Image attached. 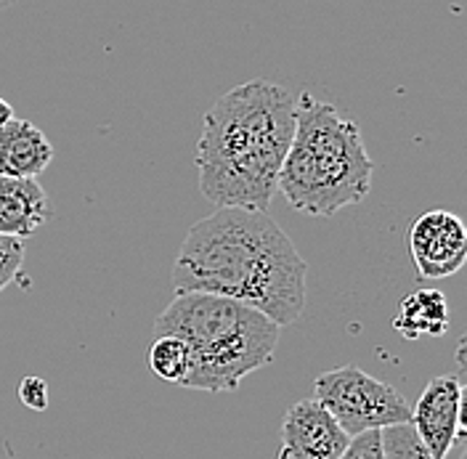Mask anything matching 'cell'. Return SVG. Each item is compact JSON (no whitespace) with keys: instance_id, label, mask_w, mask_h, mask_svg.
<instances>
[{"instance_id":"cell-11","label":"cell","mask_w":467,"mask_h":459,"mask_svg":"<svg viewBox=\"0 0 467 459\" xmlns=\"http://www.w3.org/2000/svg\"><path fill=\"white\" fill-rule=\"evenodd\" d=\"M393 329L407 338H441L449 329V303L438 289H417L399 303L393 316Z\"/></svg>"},{"instance_id":"cell-4","label":"cell","mask_w":467,"mask_h":459,"mask_svg":"<svg viewBox=\"0 0 467 459\" xmlns=\"http://www.w3.org/2000/svg\"><path fill=\"white\" fill-rule=\"evenodd\" d=\"M372 172L375 165L358 128L332 104L300 93L295 136L276 181V192L290 207L332 218L369 194Z\"/></svg>"},{"instance_id":"cell-12","label":"cell","mask_w":467,"mask_h":459,"mask_svg":"<svg viewBox=\"0 0 467 459\" xmlns=\"http://www.w3.org/2000/svg\"><path fill=\"white\" fill-rule=\"evenodd\" d=\"M146 364L154 377L181 385L189 372V350L173 335H157V340L146 348Z\"/></svg>"},{"instance_id":"cell-16","label":"cell","mask_w":467,"mask_h":459,"mask_svg":"<svg viewBox=\"0 0 467 459\" xmlns=\"http://www.w3.org/2000/svg\"><path fill=\"white\" fill-rule=\"evenodd\" d=\"M19 399L35 412H46L48 409V382L37 374H27L19 382Z\"/></svg>"},{"instance_id":"cell-8","label":"cell","mask_w":467,"mask_h":459,"mask_svg":"<svg viewBox=\"0 0 467 459\" xmlns=\"http://www.w3.org/2000/svg\"><path fill=\"white\" fill-rule=\"evenodd\" d=\"M350 435L317 399L292 403L282 422V449L276 459H340Z\"/></svg>"},{"instance_id":"cell-15","label":"cell","mask_w":467,"mask_h":459,"mask_svg":"<svg viewBox=\"0 0 467 459\" xmlns=\"http://www.w3.org/2000/svg\"><path fill=\"white\" fill-rule=\"evenodd\" d=\"M340 459H385L379 431H367L361 433V435H353L348 449H346V454Z\"/></svg>"},{"instance_id":"cell-6","label":"cell","mask_w":467,"mask_h":459,"mask_svg":"<svg viewBox=\"0 0 467 459\" xmlns=\"http://www.w3.org/2000/svg\"><path fill=\"white\" fill-rule=\"evenodd\" d=\"M462 399L465 388L460 374H438L425 385L420 402L411 409L409 425L433 459L449 457L454 443H460L465 435Z\"/></svg>"},{"instance_id":"cell-2","label":"cell","mask_w":467,"mask_h":459,"mask_svg":"<svg viewBox=\"0 0 467 459\" xmlns=\"http://www.w3.org/2000/svg\"><path fill=\"white\" fill-rule=\"evenodd\" d=\"M297 96L271 80L223 93L204 115L197 171L204 200L218 207L268 210L295 136Z\"/></svg>"},{"instance_id":"cell-5","label":"cell","mask_w":467,"mask_h":459,"mask_svg":"<svg viewBox=\"0 0 467 459\" xmlns=\"http://www.w3.org/2000/svg\"><path fill=\"white\" fill-rule=\"evenodd\" d=\"M314 399L350 438L367 431L407 425L411 420V406L396 388L353 364L319 374L314 380Z\"/></svg>"},{"instance_id":"cell-18","label":"cell","mask_w":467,"mask_h":459,"mask_svg":"<svg viewBox=\"0 0 467 459\" xmlns=\"http://www.w3.org/2000/svg\"><path fill=\"white\" fill-rule=\"evenodd\" d=\"M14 3H16V0H0V11H5V8H11Z\"/></svg>"},{"instance_id":"cell-1","label":"cell","mask_w":467,"mask_h":459,"mask_svg":"<svg viewBox=\"0 0 467 459\" xmlns=\"http://www.w3.org/2000/svg\"><path fill=\"white\" fill-rule=\"evenodd\" d=\"M308 266L265 210L218 207L186 234L173 266L175 292L244 303L274 324H295L306 308Z\"/></svg>"},{"instance_id":"cell-7","label":"cell","mask_w":467,"mask_h":459,"mask_svg":"<svg viewBox=\"0 0 467 459\" xmlns=\"http://www.w3.org/2000/svg\"><path fill=\"white\" fill-rule=\"evenodd\" d=\"M411 258L422 279H443L457 274L467 260V229L460 215L431 210L420 215L409 234Z\"/></svg>"},{"instance_id":"cell-17","label":"cell","mask_w":467,"mask_h":459,"mask_svg":"<svg viewBox=\"0 0 467 459\" xmlns=\"http://www.w3.org/2000/svg\"><path fill=\"white\" fill-rule=\"evenodd\" d=\"M14 107H11V104H8V101H5V99H0V125H5V122H8V120H14Z\"/></svg>"},{"instance_id":"cell-14","label":"cell","mask_w":467,"mask_h":459,"mask_svg":"<svg viewBox=\"0 0 467 459\" xmlns=\"http://www.w3.org/2000/svg\"><path fill=\"white\" fill-rule=\"evenodd\" d=\"M22 263H25V242L0 236V292L16 279V274L22 271Z\"/></svg>"},{"instance_id":"cell-10","label":"cell","mask_w":467,"mask_h":459,"mask_svg":"<svg viewBox=\"0 0 467 459\" xmlns=\"http://www.w3.org/2000/svg\"><path fill=\"white\" fill-rule=\"evenodd\" d=\"M54 146L29 120L14 117L0 125V175L37 178L51 165Z\"/></svg>"},{"instance_id":"cell-13","label":"cell","mask_w":467,"mask_h":459,"mask_svg":"<svg viewBox=\"0 0 467 459\" xmlns=\"http://www.w3.org/2000/svg\"><path fill=\"white\" fill-rule=\"evenodd\" d=\"M382 441V454L385 459H433L431 452L420 443L417 433L411 431V425H393L379 431Z\"/></svg>"},{"instance_id":"cell-9","label":"cell","mask_w":467,"mask_h":459,"mask_svg":"<svg viewBox=\"0 0 467 459\" xmlns=\"http://www.w3.org/2000/svg\"><path fill=\"white\" fill-rule=\"evenodd\" d=\"M51 218V200L37 178L0 175V236L27 239Z\"/></svg>"},{"instance_id":"cell-3","label":"cell","mask_w":467,"mask_h":459,"mask_svg":"<svg viewBox=\"0 0 467 459\" xmlns=\"http://www.w3.org/2000/svg\"><path fill=\"white\" fill-rule=\"evenodd\" d=\"M157 335H173L189 350L183 388L232 393L247 374L271 364L282 327L229 297L175 292L154 321Z\"/></svg>"}]
</instances>
